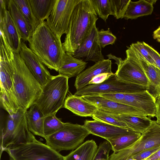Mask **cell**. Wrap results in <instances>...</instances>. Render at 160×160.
<instances>
[{
	"mask_svg": "<svg viewBox=\"0 0 160 160\" xmlns=\"http://www.w3.org/2000/svg\"><path fill=\"white\" fill-rule=\"evenodd\" d=\"M14 54V88L19 108L27 110L39 97L42 86L29 71L19 53Z\"/></svg>",
	"mask_w": 160,
	"mask_h": 160,
	"instance_id": "3",
	"label": "cell"
},
{
	"mask_svg": "<svg viewBox=\"0 0 160 160\" xmlns=\"http://www.w3.org/2000/svg\"><path fill=\"white\" fill-rule=\"evenodd\" d=\"M90 134L83 125L67 122L62 129L45 140L47 145L59 152L76 149Z\"/></svg>",
	"mask_w": 160,
	"mask_h": 160,
	"instance_id": "7",
	"label": "cell"
},
{
	"mask_svg": "<svg viewBox=\"0 0 160 160\" xmlns=\"http://www.w3.org/2000/svg\"><path fill=\"white\" fill-rule=\"evenodd\" d=\"M114 73H104L97 75L92 78L89 83V85L92 84H98L102 83L107 79Z\"/></svg>",
	"mask_w": 160,
	"mask_h": 160,
	"instance_id": "40",
	"label": "cell"
},
{
	"mask_svg": "<svg viewBox=\"0 0 160 160\" xmlns=\"http://www.w3.org/2000/svg\"><path fill=\"white\" fill-rule=\"evenodd\" d=\"M129 47L139 54L149 63L156 67L154 60L150 54L143 42H137L132 43Z\"/></svg>",
	"mask_w": 160,
	"mask_h": 160,
	"instance_id": "36",
	"label": "cell"
},
{
	"mask_svg": "<svg viewBox=\"0 0 160 160\" xmlns=\"http://www.w3.org/2000/svg\"><path fill=\"white\" fill-rule=\"evenodd\" d=\"M111 149V146L108 141L101 143L98 148L94 160H109V154Z\"/></svg>",
	"mask_w": 160,
	"mask_h": 160,
	"instance_id": "37",
	"label": "cell"
},
{
	"mask_svg": "<svg viewBox=\"0 0 160 160\" xmlns=\"http://www.w3.org/2000/svg\"><path fill=\"white\" fill-rule=\"evenodd\" d=\"M153 37L154 39H157L160 37V26L153 32Z\"/></svg>",
	"mask_w": 160,
	"mask_h": 160,
	"instance_id": "42",
	"label": "cell"
},
{
	"mask_svg": "<svg viewBox=\"0 0 160 160\" xmlns=\"http://www.w3.org/2000/svg\"><path fill=\"white\" fill-rule=\"evenodd\" d=\"M68 79L59 74L52 76L42 86V92L34 104L44 117L56 114L63 107L68 91Z\"/></svg>",
	"mask_w": 160,
	"mask_h": 160,
	"instance_id": "5",
	"label": "cell"
},
{
	"mask_svg": "<svg viewBox=\"0 0 160 160\" xmlns=\"http://www.w3.org/2000/svg\"><path fill=\"white\" fill-rule=\"evenodd\" d=\"M56 115L54 114L44 117V132L47 137L58 132L65 124Z\"/></svg>",
	"mask_w": 160,
	"mask_h": 160,
	"instance_id": "31",
	"label": "cell"
},
{
	"mask_svg": "<svg viewBox=\"0 0 160 160\" xmlns=\"http://www.w3.org/2000/svg\"><path fill=\"white\" fill-rule=\"evenodd\" d=\"M99 95L134 107L143 112L147 116L155 117V98L147 90L132 93L103 94Z\"/></svg>",
	"mask_w": 160,
	"mask_h": 160,
	"instance_id": "13",
	"label": "cell"
},
{
	"mask_svg": "<svg viewBox=\"0 0 160 160\" xmlns=\"http://www.w3.org/2000/svg\"><path fill=\"white\" fill-rule=\"evenodd\" d=\"M107 113L113 118L125 123L128 128L141 134L143 133L148 128L152 121L147 116Z\"/></svg>",
	"mask_w": 160,
	"mask_h": 160,
	"instance_id": "24",
	"label": "cell"
},
{
	"mask_svg": "<svg viewBox=\"0 0 160 160\" xmlns=\"http://www.w3.org/2000/svg\"><path fill=\"white\" fill-rule=\"evenodd\" d=\"M26 116L29 131L33 134L46 139L47 137L44 132V117L35 104L27 110Z\"/></svg>",
	"mask_w": 160,
	"mask_h": 160,
	"instance_id": "25",
	"label": "cell"
},
{
	"mask_svg": "<svg viewBox=\"0 0 160 160\" xmlns=\"http://www.w3.org/2000/svg\"><path fill=\"white\" fill-rule=\"evenodd\" d=\"M131 0H110L112 15L117 19H122Z\"/></svg>",
	"mask_w": 160,
	"mask_h": 160,
	"instance_id": "33",
	"label": "cell"
},
{
	"mask_svg": "<svg viewBox=\"0 0 160 160\" xmlns=\"http://www.w3.org/2000/svg\"><path fill=\"white\" fill-rule=\"evenodd\" d=\"M156 108V116L157 121L160 123V94L155 98Z\"/></svg>",
	"mask_w": 160,
	"mask_h": 160,
	"instance_id": "41",
	"label": "cell"
},
{
	"mask_svg": "<svg viewBox=\"0 0 160 160\" xmlns=\"http://www.w3.org/2000/svg\"><path fill=\"white\" fill-rule=\"evenodd\" d=\"M81 97L96 106L98 109L107 113L147 116L142 112L134 107L106 98L98 94H89Z\"/></svg>",
	"mask_w": 160,
	"mask_h": 160,
	"instance_id": "14",
	"label": "cell"
},
{
	"mask_svg": "<svg viewBox=\"0 0 160 160\" xmlns=\"http://www.w3.org/2000/svg\"><path fill=\"white\" fill-rule=\"evenodd\" d=\"M130 48L135 53L149 80V84L147 90L155 98L160 94V70Z\"/></svg>",
	"mask_w": 160,
	"mask_h": 160,
	"instance_id": "21",
	"label": "cell"
},
{
	"mask_svg": "<svg viewBox=\"0 0 160 160\" xmlns=\"http://www.w3.org/2000/svg\"><path fill=\"white\" fill-rule=\"evenodd\" d=\"M160 149V145L144 151L134 156L133 158L138 160H144L153 155Z\"/></svg>",
	"mask_w": 160,
	"mask_h": 160,
	"instance_id": "38",
	"label": "cell"
},
{
	"mask_svg": "<svg viewBox=\"0 0 160 160\" xmlns=\"http://www.w3.org/2000/svg\"><path fill=\"white\" fill-rule=\"evenodd\" d=\"M98 30L96 25L87 38L72 55L85 62L90 61L96 63L104 60L102 48L98 42Z\"/></svg>",
	"mask_w": 160,
	"mask_h": 160,
	"instance_id": "17",
	"label": "cell"
},
{
	"mask_svg": "<svg viewBox=\"0 0 160 160\" xmlns=\"http://www.w3.org/2000/svg\"><path fill=\"white\" fill-rule=\"evenodd\" d=\"M97 15L106 22L108 16L112 15L110 0H91Z\"/></svg>",
	"mask_w": 160,
	"mask_h": 160,
	"instance_id": "32",
	"label": "cell"
},
{
	"mask_svg": "<svg viewBox=\"0 0 160 160\" xmlns=\"http://www.w3.org/2000/svg\"><path fill=\"white\" fill-rule=\"evenodd\" d=\"M98 19L91 0H81L73 10L62 43L65 52L73 54L90 33Z\"/></svg>",
	"mask_w": 160,
	"mask_h": 160,
	"instance_id": "2",
	"label": "cell"
},
{
	"mask_svg": "<svg viewBox=\"0 0 160 160\" xmlns=\"http://www.w3.org/2000/svg\"><path fill=\"white\" fill-rule=\"evenodd\" d=\"M160 145V123L152 121L148 128L131 145L120 151L113 152L109 160H127L146 150Z\"/></svg>",
	"mask_w": 160,
	"mask_h": 160,
	"instance_id": "10",
	"label": "cell"
},
{
	"mask_svg": "<svg viewBox=\"0 0 160 160\" xmlns=\"http://www.w3.org/2000/svg\"><path fill=\"white\" fill-rule=\"evenodd\" d=\"M8 0H0V30L14 53H19L22 39L16 26L7 10Z\"/></svg>",
	"mask_w": 160,
	"mask_h": 160,
	"instance_id": "15",
	"label": "cell"
},
{
	"mask_svg": "<svg viewBox=\"0 0 160 160\" xmlns=\"http://www.w3.org/2000/svg\"><path fill=\"white\" fill-rule=\"evenodd\" d=\"M19 54L33 76L42 86L44 85L52 75L38 57L22 41Z\"/></svg>",
	"mask_w": 160,
	"mask_h": 160,
	"instance_id": "16",
	"label": "cell"
},
{
	"mask_svg": "<svg viewBox=\"0 0 160 160\" xmlns=\"http://www.w3.org/2000/svg\"><path fill=\"white\" fill-rule=\"evenodd\" d=\"M7 10L17 28L22 41H28L32 33L31 29L13 0H8Z\"/></svg>",
	"mask_w": 160,
	"mask_h": 160,
	"instance_id": "23",
	"label": "cell"
},
{
	"mask_svg": "<svg viewBox=\"0 0 160 160\" xmlns=\"http://www.w3.org/2000/svg\"><path fill=\"white\" fill-rule=\"evenodd\" d=\"M80 1L55 0L51 13L46 22L59 38L66 34L73 10Z\"/></svg>",
	"mask_w": 160,
	"mask_h": 160,
	"instance_id": "12",
	"label": "cell"
},
{
	"mask_svg": "<svg viewBox=\"0 0 160 160\" xmlns=\"http://www.w3.org/2000/svg\"><path fill=\"white\" fill-rule=\"evenodd\" d=\"M127 160H137V159H135L133 158H129Z\"/></svg>",
	"mask_w": 160,
	"mask_h": 160,
	"instance_id": "43",
	"label": "cell"
},
{
	"mask_svg": "<svg viewBox=\"0 0 160 160\" xmlns=\"http://www.w3.org/2000/svg\"><path fill=\"white\" fill-rule=\"evenodd\" d=\"M26 111L20 108L16 113L9 115L5 122L1 125L0 157L3 151L36 140L28 129Z\"/></svg>",
	"mask_w": 160,
	"mask_h": 160,
	"instance_id": "4",
	"label": "cell"
},
{
	"mask_svg": "<svg viewBox=\"0 0 160 160\" xmlns=\"http://www.w3.org/2000/svg\"><path fill=\"white\" fill-rule=\"evenodd\" d=\"M92 117L94 120L100 121L116 126L128 128L125 123L113 118L107 113L99 109H98Z\"/></svg>",
	"mask_w": 160,
	"mask_h": 160,
	"instance_id": "34",
	"label": "cell"
},
{
	"mask_svg": "<svg viewBox=\"0 0 160 160\" xmlns=\"http://www.w3.org/2000/svg\"><path fill=\"white\" fill-rule=\"evenodd\" d=\"M98 147L93 140H88L64 157V160H94Z\"/></svg>",
	"mask_w": 160,
	"mask_h": 160,
	"instance_id": "27",
	"label": "cell"
},
{
	"mask_svg": "<svg viewBox=\"0 0 160 160\" xmlns=\"http://www.w3.org/2000/svg\"><path fill=\"white\" fill-rule=\"evenodd\" d=\"M13 0L26 20L32 33L39 24L33 14L28 0Z\"/></svg>",
	"mask_w": 160,
	"mask_h": 160,
	"instance_id": "30",
	"label": "cell"
},
{
	"mask_svg": "<svg viewBox=\"0 0 160 160\" xmlns=\"http://www.w3.org/2000/svg\"><path fill=\"white\" fill-rule=\"evenodd\" d=\"M28 41L29 48L44 64L58 72L66 52L61 39L51 30L46 21L38 25Z\"/></svg>",
	"mask_w": 160,
	"mask_h": 160,
	"instance_id": "1",
	"label": "cell"
},
{
	"mask_svg": "<svg viewBox=\"0 0 160 160\" xmlns=\"http://www.w3.org/2000/svg\"><path fill=\"white\" fill-rule=\"evenodd\" d=\"M90 134L100 137L106 140L134 131L127 128L112 125L100 121L86 120L83 125Z\"/></svg>",
	"mask_w": 160,
	"mask_h": 160,
	"instance_id": "18",
	"label": "cell"
},
{
	"mask_svg": "<svg viewBox=\"0 0 160 160\" xmlns=\"http://www.w3.org/2000/svg\"><path fill=\"white\" fill-rule=\"evenodd\" d=\"M112 64L109 59H104L83 71L76 77L74 86L77 91L89 85V82L97 75L102 73H112Z\"/></svg>",
	"mask_w": 160,
	"mask_h": 160,
	"instance_id": "19",
	"label": "cell"
},
{
	"mask_svg": "<svg viewBox=\"0 0 160 160\" xmlns=\"http://www.w3.org/2000/svg\"><path fill=\"white\" fill-rule=\"evenodd\" d=\"M33 14L40 24L47 20L51 13L55 0H28Z\"/></svg>",
	"mask_w": 160,
	"mask_h": 160,
	"instance_id": "28",
	"label": "cell"
},
{
	"mask_svg": "<svg viewBox=\"0 0 160 160\" xmlns=\"http://www.w3.org/2000/svg\"><path fill=\"white\" fill-rule=\"evenodd\" d=\"M150 54L154 60L156 67L160 70V54L148 44L143 42Z\"/></svg>",
	"mask_w": 160,
	"mask_h": 160,
	"instance_id": "39",
	"label": "cell"
},
{
	"mask_svg": "<svg viewBox=\"0 0 160 160\" xmlns=\"http://www.w3.org/2000/svg\"><path fill=\"white\" fill-rule=\"evenodd\" d=\"M63 107L82 117H92L98 109L96 106L85 100L81 96L72 94L66 98Z\"/></svg>",
	"mask_w": 160,
	"mask_h": 160,
	"instance_id": "20",
	"label": "cell"
},
{
	"mask_svg": "<svg viewBox=\"0 0 160 160\" xmlns=\"http://www.w3.org/2000/svg\"><path fill=\"white\" fill-rule=\"evenodd\" d=\"M87 64V62L66 52L58 72V74L68 78L77 77L83 71Z\"/></svg>",
	"mask_w": 160,
	"mask_h": 160,
	"instance_id": "22",
	"label": "cell"
},
{
	"mask_svg": "<svg viewBox=\"0 0 160 160\" xmlns=\"http://www.w3.org/2000/svg\"><path fill=\"white\" fill-rule=\"evenodd\" d=\"M157 41L160 42V37L156 39Z\"/></svg>",
	"mask_w": 160,
	"mask_h": 160,
	"instance_id": "44",
	"label": "cell"
},
{
	"mask_svg": "<svg viewBox=\"0 0 160 160\" xmlns=\"http://www.w3.org/2000/svg\"><path fill=\"white\" fill-rule=\"evenodd\" d=\"M156 0H140L130 1L124 18L128 20L133 19L141 16L150 15L153 10V5Z\"/></svg>",
	"mask_w": 160,
	"mask_h": 160,
	"instance_id": "26",
	"label": "cell"
},
{
	"mask_svg": "<svg viewBox=\"0 0 160 160\" xmlns=\"http://www.w3.org/2000/svg\"><path fill=\"white\" fill-rule=\"evenodd\" d=\"M126 58L122 60L111 54L107 55L108 59L115 61L118 69L115 73L117 78L123 81L146 87L149 80L133 51L129 47L126 51Z\"/></svg>",
	"mask_w": 160,
	"mask_h": 160,
	"instance_id": "8",
	"label": "cell"
},
{
	"mask_svg": "<svg viewBox=\"0 0 160 160\" xmlns=\"http://www.w3.org/2000/svg\"><path fill=\"white\" fill-rule=\"evenodd\" d=\"M5 151L10 160H64L59 152L37 139Z\"/></svg>",
	"mask_w": 160,
	"mask_h": 160,
	"instance_id": "9",
	"label": "cell"
},
{
	"mask_svg": "<svg viewBox=\"0 0 160 160\" xmlns=\"http://www.w3.org/2000/svg\"><path fill=\"white\" fill-rule=\"evenodd\" d=\"M98 43L102 48H104L108 45H112L117 39L116 37L109 28L107 30H98Z\"/></svg>",
	"mask_w": 160,
	"mask_h": 160,
	"instance_id": "35",
	"label": "cell"
},
{
	"mask_svg": "<svg viewBox=\"0 0 160 160\" xmlns=\"http://www.w3.org/2000/svg\"><path fill=\"white\" fill-rule=\"evenodd\" d=\"M14 54L8 46L0 47V77L1 105L12 115L20 109L14 88L12 61Z\"/></svg>",
	"mask_w": 160,
	"mask_h": 160,
	"instance_id": "6",
	"label": "cell"
},
{
	"mask_svg": "<svg viewBox=\"0 0 160 160\" xmlns=\"http://www.w3.org/2000/svg\"><path fill=\"white\" fill-rule=\"evenodd\" d=\"M142 134L137 132L121 135L107 139L110 143L112 150L116 152L129 147L141 137Z\"/></svg>",
	"mask_w": 160,
	"mask_h": 160,
	"instance_id": "29",
	"label": "cell"
},
{
	"mask_svg": "<svg viewBox=\"0 0 160 160\" xmlns=\"http://www.w3.org/2000/svg\"><path fill=\"white\" fill-rule=\"evenodd\" d=\"M147 89L146 87L120 80L115 73L103 82L89 85L77 91L74 94L82 96L92 94L132 93L144 91Z\"/></svg>",
	"mask_w": 160,
	"mask_h": 160,
	"instance_id": "11",
	"label": "cell"
}]
</instances>
